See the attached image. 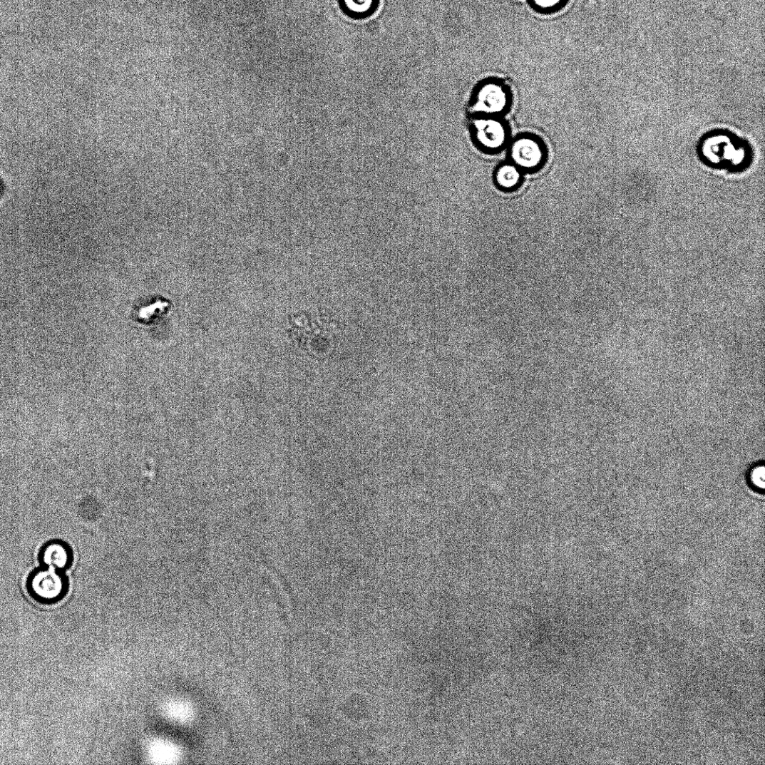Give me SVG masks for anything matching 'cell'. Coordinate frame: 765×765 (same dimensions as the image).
I'll return each mask as SVG.
<instances>
[{
    "label": "cell",
    "instance_id": "cell-1",
    "mask_svg": "<svg viewBox=\"0 0 765 765\" xmlns=\"http://www.w3.org/2000/svg\"><path fill=\"white\" fill-rule=\"evenodd\" d=\"M67 587V582L60 571L48 568L34 573L29 580V592L36 599L44 602H56L63 597Z\"/></svg>",
    "mask_w": 765,
    "mask_h": 765
},
{
    "label": "cell",
    "instance_id": "cell-2",
    "mask_svg": "<svg viewBox=\"0 0 765 765\" xmlns=\"http://www.w3.org/2000/svg\"><path fill=\"white\" fill-rule=\"evenodd\" d=\"M508 101V93L505 88L498 83H490L478 90L476 107L477 111L485 116L495 117L505 111Z\"/></svg>",
    "mask_w": 765,
    "mask_h": 765
},
{
    "label": "cell",
    "instance_id": "cell-3",
    "mask_svg": "<svg viewBox=\"0 0 765 765\" xmlns=\"http://www.w3.org/2000/svg\"><path fill=\"white\" fill-rule=\"evenodd\" d=\"M510 155L513 164L520 170L538 168L544 160L543 148L538 140L530 137L515 140L510 148Z\"/></svg>",
    "mask_w": 765,
    "mask_h": 765
},
{
    "label": "cell",
    "instance_id": "cell-4",
    "mask_svg": "<svg viewBox=\"0 0 765 765\" xmlns=\"http://www.w3.org/2000/svg\"><path fill=\"white\" fill-rule=\"evenodd\" d=\"M475 133L478 144L490 150L503 148L508 138L505 125L492 116L477 120L475 122Z\"/></svg>",
    "mask_w": 765,
    "mask_h": 765
},
{
    "label": "cell",
    "instance_id": "cell-5",
    "mask_svg": "<svg viewBox=\"0 0 765 765\" xmlns=\"http://www.w3.org/2000/svg\"><path fill=\"white\" fill-rule=\"evenodd\" d=\"M718 142H714L712 144L708 142L707 145V150H704L706 153L705 158L707 155H710L707 158H712V163L714 164H724L729 165L732 167L740 165L742 162V159L744 158V150H741L739 147L736 148L735 143L733 142H727V136L716 137Z\"/></svg>",
    "mask_w": 765,
    "mask_h": 765
},
{
    "label": "cell",
    "instance_id": "cell-6",
    "mask_svg": "<svg viewBox=\"0 0 765 765\" xmlns=\"http://www.w3.org/2000/svg\"><path fill=\"white\" fill-rule=\"evenodd\" d=\"M41 560L44 568L61 571L70 566L71 554L67 545L56 541L44 546L41 553Z\"/></svg>",
    "mask_w": 765,
    "mask_h": 765
},
{
    "label": "cell",
    "instance_id": "cell-7",
    "mask_svg": "<svg viewBox=\"0 0 765 765\" xmlns=\"http://www.w3.org/2000/svg\"><path fill=\"white\" fill-rule=\"evenodd\" d=\"M521 170L513 164L502 165L496 173L497 185L503 190H510L516 188L521 180Z\"/></svg>",
    "mask_w": 765,
    "mask_h": 765
},
{
    "label": "cell",
    "instance_id": "cell-8",
    "mask_svg": "<svg viewBox=\"0 0 765 765\" xmlns=\"http://www.w3.org/2000/svg\"><path fill=\"white\" fill-rule=\"evenodd\" d=\"M749 479L753 485L760 489L764 488V467L763 466L753 468Z\"/></svg>",
    "mask_w": 765,
    "mask_h": 765
},
{
    "label": "cell",
    "instance_id": "cell-9",
    "mask_svg": "<svg viewBox=\"0 0 765 765\" xmlns=\"http://www.w3.org/2000/svg\"><path fill=\"white\" fill-rule=\"evenodd\" d=\"M533 3L542 9H553L558 6L564 0H533Z\"/></svg>",
    "mask_w": 765,
    "mask_h": 765
}]
</instances>
